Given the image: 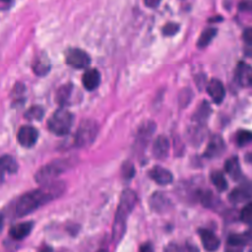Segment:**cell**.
Listing matches in <instances>:
<instances>
[{"instance_id": "d590c367", "label": "cell", "mask_w": 252, "mask_h": 252, "mask_svg": "<svg viewBox=\"0 0 252 252\" xmlns=\"http://www.w3.org/2000/svg\"><path fill=\"white\" fill-rule=\"evenodd\" d=\"M0 1H2V2H10L11 0H0Z\"/></svg>"}, {"instance_id": "e0dca14e", "label": "cell", "mask_w": 252, "mask_h": 252, "mask_svg": "<svg viewBox=\"0 0 252 252\" xmlns=\"http://www.w3.org/2000/svg\"><path fill=\"white\" fill-rule=\"evenodd\" d=\"M82 83L86 90L94 91L100 83V74L96 69H90L86 71L82 78Z\"/></svg>"}, {"instance_id": "9c48e42d", "label": "cell", "mask_w": 252, "mask_h": 252, "mask_svg": "<svg viewBox=\"0 0 252 252\" xmlns=\"http://www.w3.org/2000/svg\"><path fill=\"white\" fill-rule=\"evenodd\" d=\"M251 197V185L248 181L241 183L235 187L228 195V199L233 204L243 203Z\"/></svg>"}, {"instance_id": "30bf717a", "label": "cell", "mask_w": 252, "mask_h": 252, "mask_svg": "<svg viewBox=\"0 0 252 252\" xmlns=\"http://www.w3.org/2000/svg\"><path fill=\"white\" fill-rule=\"evenodd\" d=\"M235 80L242 87H250L252 81V70L250 65L245 62H239L235 70Z\"/></svg>"}, {"instance_id": "4316f807", "label": "cell", "mask_w": 252, "mask_h": 252, "mask_svg": "<svg viewBox=\"0 0 252 252\" xmlns=\"http://www.w3.org/2000/svg\"><path fill=\"white\" fill-rule=\"evenodd\" d=\"M33 72L38 75V76H43L46 73H48L49 70V64L47 63V61L43 60V59H39L37 60L34 64H33Z\"/></svg>"}, {"instance_id": "83f0119b", "label": "cell", "mask_w": 252, "mask_h": 252, "mask_svg": "<svg viewBox=\"0 0 252 252\" xmlns=\"http://www.w3.org/2000/svg\"><path fill=\"white\" fill-rule=\"evenodd\" d=\"M251 139H252V135L248 130H241L237 133V136H236L237 145L240 147L248 145L251 142Z\"/></svg>"}, {"instance_id": "4dcf8cb0", "label": "cell", "mask_w": 252, "mask_h": 252, "mask_svg": "<svg viewBox=\"0 0 252 252\" xmlns=\"http://www.w3.org/2000/svg\"><path fill=\"white\" fill-rule=\"evenodd\" d=\"M179 30V26L175 23H168L166 24L163 29H162V32L164 35H167V36H170V35H173L175 34Z\"/></svg>"}, {"instance_id": "d6a6232c", "label": "cell", "mask_w": 252, "mask_h": 252, "mask_svg": "<svg viewBox=\"0 0 252 252\" xmlns=\"http://www.w3.org/2000/svg\"><path fill=\"white\" fill-rule=\"evenodd\" d=\"M146 6L150 7V8H156L157 6H158V4L160 3L161 0H144Z\"/></svg>"}, {"instance_id": "d4e9b609", "label": "cell", "mask_w": 252, "mask_h": 252, "mask_svg": "<svg viewBox=\"0 0 252 252\" xmlns=\"http://www.w3.org/2000/svg\"><path fill=\"white\" fill-rule=\"evenodd\" d=\"M44 115V109L39 105H33L30 107L24 114L25 118L31 121H39Z\"/></svg>"}, {"instance_id": "277c9868", "label": "cell", "mask_w": 252, "mask_h": 252, "mask_svg": "<svg viewBox=\"0 0 252 252\" xmlns=\"http://www.w3.org/2000/svg\"><path fill=\"white\" fill-rule=\"evenodd\" d=\"M71 166V162L68 159H55L51 162L43 165L41 168H39L35 175L34 179L37 183L45 184L48 182H51L54 178H56L58 175L69 169Z\"/></svg>"}, {"instance_id": "7402d4cb", "label": "cell", "mask_w": 252, "mask_h": 252, "mask_svg": "<svg viewBox=\"0 0 252 252\" xmlns=\"http://www.w3.org/2000/svg\"><path fill=\"white\" fill-rule=\"evenodd\" d=\"M251 240L250 231L244 233H233L230 234L227 238V244L230 246L238 247V246H245Z\"/></svg>"}, {"instance_id": "8992f818", "label": "cell", "mask_w": 252, "mask_h": 252, "mask_svg": "<svg viewBox=\"0 0 252 252\" xmlns=\"http://www.w3.org/2000/svg\"><path fill=\"white\" fill-rule=\"evenodd\" d=\"M66 62L77 69L86 68L91 63V58L87 52L79 48H70L66 52Z\"/></svg>"}, {"instance_id": "52a82bcc", "label": "cell", "mask_w": 252, "mask_h": 252, "mask_svg": "<svg viewBox=\"0 0 252 252\" xmlns=\"http://www.w3.org/2000/svg\"><path fill=\"white\" fill-rule=\"evenodd\" d=\"M38 138V131L32 127V126H22L17 134V140L18 143L25 147V148H31L32 147Z\"/></svg>"}, {"instance_id": "ffe728a7", "label": "cell", "mask_w": 252, "mask_h": 252, "mask_svg": "<svg viewBox=\"0 0 252 252\" xmlns=\"http://www.w3.org/2000/svg\"><path fill=\"white\" fill-rule=\"evenodd\" d=\"M187 138L191 144L194 146H199L204 139L203 125L195 123V125L190 127L187 132Z\"/></svg>"}, {"instance_id": "7c38bea8", "label": "cell", "mask_w": 252, "mask_h": 252, "mask_svg": "<svg viewBox=\"0 0 252 252\" xmlns=\"http://www.w3.org/2000/svg\"><path fill=\"white\" fill-rule=\"evenodd\" d=\"M207 92L216 103H220L225 95V90L222 83L218 79H212L207 86Z\"/></svg>"}, {"instance_id": "1f68e13d", "label": "cell", "mask_w": 252, "mask_h": 252, "mask_svg": "<svg viewBox=\"0 0 252 252\" xmlns=\"http://www.w3.org/2000/svg\"><path fill=\"white\" fill-rule=\"evenodd\" d=\"M244 40L246 41V43L248 45H251V39H252V34H251V30L250 29H247L245 32H244Z\"/></svg>"}, {"instance_id": "836d02e7", "label": "cell", "mask_w": 252, "mask_h": 252, "mask_svg": "<svg viewBox=\"0 0 252 252\" xmlns=\"http://www.w3.org/2000/svg\"><path fill=\"white\" fill-rule=\"evenodd\" d=\"M141 250L142 251H149V250H152V248H151L150 244H145L144 246L141 247Z\"/></svg>"}, {"instance_id": "d6986e66", "label": "cell", "mask_w": 252, "mask_h": 252, "mask_svg": "<svg viewBox=\"0 0 252 252\" xmlns=\"http://www.w3.org/2000/svg\"><path fill=\"white\" fill-rule=\"evenodd\" d=\"M224 169L230 175V177L234 180H238L242 176L241 168H240V164L237 157H232L228 158L224 163Z\"/></svg>"}, {"instance_id": "2e32d148", "label": "cell", "mask_w": 252, "mask_h": 252, "mask_svg": "<svg viewBox=\"0 0 252 252\" xmlns=\"http://www.w3.org/2000/svg\"><path fill=\"white\" fill-rule=\"evenodd\" d=\"M32 226H33L32 221H25V222L17 223L11 226V228L9 229V235L13 239L21 240L31 233Z\"/></svg>"}, {"instance_id": "3957f363", "label": "cell", "mask_w": 252, "mask_h": 252, "mask_svg": "<svg viewBox=\"0 0 252 252\" xmlns=\"http://www.w3.org/2000/svg\"><path fill=\"white\" fill-rule=\"evenodd\" d=\"M74 116L64 108H59L49 117L47 127L50 132L58 136L67 135L73 125Z\"/></svg>"}, {"instance_id": "5bb4252c", "label": "cell", "mask_w": 252, "mask_h": 252, "mask_svg": "<svg viewBox=\"0 0 252 252\" xmlns=\"http://www.w3.org/2000/svg\"><path fill=\"white\" fill-rule=\"evenodd\" d=\"M199 235L204 248L208 251H215L219 248L220 241L218 236L211 230L202 228L199 230Z\"/></svg>"}, {"instance_id": "603a6c76", "label": "cell", "mask_w": 252, "mask_h": 252, "mask_svg": "<svg viewBox=\"0 0 252 252\" xmlns=\"http://www.w3.org/2000/svg\"><path fill=\"white\" fill-rule=\"evenodd\" d=\"M71 93H72V85L71 84H66V85L61 86L56 93V101L61 105L67 104Z\"/></svg>"}, {"instance_id": "4fadbf2b", "label": "cell", "mask_w": 252, "mask_h": 252, "mask_svg": "<svg viewBox=\"0 0 252 252\" xmlns=\"http://www.w3.org/2000/svg\"><path fill=\"white\" fill-rule=\"evenodd\" d=\"M169 141L168 139L160 135L158 136L153 145V155L158 159H164L168 156L169 153Z\"/></svg>"}, {"instance_id": "5b68a950", "label": "cell", "mask_w": 252, "mask_h": 252, "mask_svg": "<svg viewBox=\"0 0 252 252\" xmlns=\"http://www.w3.org/2000/svg\"><path fill=\"white\" fill-rule=\"evenodd\" d=\"M97 131L98 126L94 120L86 119L82 121L75 135V145L80 148L90 146L94 141Z\"/></svg>"}, {"instance_id": "44dd1931", "label": "cell", "mask_w": 252, "mask_h": 252, "mask_svg": "<svg viewBox=\"0 0 252 252\" xmlns=\"http://www.w3.org/2000/svg\"><path fill=\"white\" fill-rule=\"evenodd\" d=\"M211 114V107L207 101H203L200 106L197 108L195 113L193 114L192 120L194 123L204 125L205 121L208 119L209 115Z\"/></svg>"}, {"instance_id": "484cf974", "label": "cell", "mask_w": 252, "mask_h": 252, "mask_svg": "<svg viewBox=\"0 0 252 252\" xmlns=\"http://www.w3.org/2000/svg\"><path fill=\"white\" fill-rule=\"evenodd\" d=\"M216 34H217V30L214 29V28H209V29L205 30V31L201 33V35H200V37H199V39H198L197 45H198L199 47H205V46H207V45L212 41V39L215 37Z\"/></svg>"}, {"instance_id": "ac0fdd59", "label": "cell", "mask_w": 252, "mask_h": 252, "mask_svg": "<svg viewBox=\"0 0 252 252\" xmlns=\"http://www.w3.org/2000/svg\"><path fill=\"white\" fill-rule=\"evenodd\" d=\"M151 207L156 212H164L170 208L169 200L161 193H155L151 198Z\"/></svg>"}, {"instance_id": "ba28073f", "label": "cell", "mask_w": 252, "mask_h": 252, "mask_svg": "<svg viewBox=\"0 0 252 252\" xmlns=\"http://www.w3.org/2000/svg\"><path fill=\"white\" fill-rule=\"evenodd\" d=\"M224 150H225V144L222 137L216 134L211 137L204 155L210 158H218L223 154Z\"/></svg>"}, {"instance_id": "8fae6325", "label": "cell", "mask_w": 252, "mask_h": 252, "mask_svg": "<svg viewBox=\"0 0 252 252\" xmlns=\"http://www.w3.org/2000/svg\"><path fill=\"white\" fill-rule=\"evenodd\" d=\"M149 175L153 180H155L159 185L170 184L173 180V176H172L171 172L168 169L163 168L158 165L154 166L149 171Z\"/></svg>"}, {"instance_id": "7a4b0ae2", "label": "cell", "mask_w": 252, "mask_h": 252, "mask_svg": "<svg viewBox=\"0 0 252 252\" xmlns=\"http://www.w3.org/2000/svg\"><path fill=\"white\" fill-rule=\"evenodd\" d=\"M136 202L137 195L134 191L126 189L122 192L112 226V239L115 243H118L122 239L125 233L128 217L134 209Z\"/></svg>"}, {"instance_id": "9a60e30c", "label": "cell", "mask_w": 252, "mask_h": 252, "mask_svg": "<svg viewBox=\"0 0 252 252\" xmlns=\"http://www.w3.org/2000/svg\"><path fill=\"white\" fill-rule=\"evenodd\" d=\"M18 170V163L16 159L10 155L0 157V184L4 181L5 173H15Z\"/></svg>"}, {"instance_id": "6da1fadb", "label": "cell", "mask_w": 252, "mask_h": 252, "mask_svg": "<svg viewBox=\"0 0 252 252\" xmlns=\"http://www.w3.org/2000/svg\"><path fill=\"white\" fill-rule=\"evenodd\" d=\"M65 189V184L61 181L48 182L41 188L30 191L19 198L15 206L17 217H25L39 207L58 198Z\"/></svg>"}, {"instance_id": "e575fe53", "label": "cell", "mask_w": 252, "mask_h": 252, "mask_svg": "<svg viewBox=\"0 0 252 252\" xmlns=\"http://www.w3.org/2000/svg\"><path fill=\"white\" fill-rule=\"evenodd\" d=\"M1 223H2V216L0 215V227H1Z\"/></svg>"}, {"instance_id": "f1b7e54d", "label": "cell", "mask_w": 252, "mask_h": 252, "mask_svg": "<svg viewBox=\"0 0 252 252\" xmlns=\"http://www.w3.org/2000/svg\"><path fill=\"white\" fill-rule=\"evenodd\" d=\"M240 219L243 222L250 224L251 223V220H252V205L251 203H248L241 211L240 214Z\"/></svg>"}, {"instance_id": "cb8c5ba5", "label": "cell", "mask_w": 252, "mask_h": 252, "mask_svg": "<svg viewBox=\"0 0 252 252\" xmlns=\"http://www.w3.org/2000/svg\"><path fill=\"white\" fill-rule=\"evenodd\" d=\"M211 180L219 191H224L227 189V186H228L227 181L221 171H219V170L213 171L211 173Z\"/></svg>"}, {"instance_id": "f546056e", "label": "cell", "mask_w": 252, "mask_h": 252, "mask_svg": "<svg viewBox=\"0 0 252 252\" xmlns=\"http://www.w3.org/2000/svg\"><path fill=\"white\" fill-rule=\"evenodd\" d=\"M135 174V167L134 165L131 163V162H125L122 166V175L129 179V178H132Z\"/></svg>"}]
</instances>
